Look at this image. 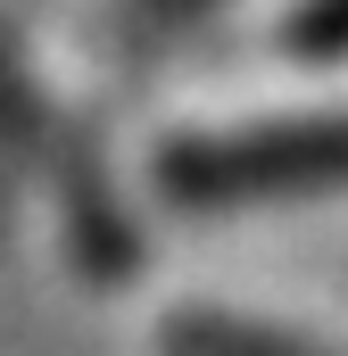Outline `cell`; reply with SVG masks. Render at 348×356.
Masks as SVG:
<instances>
[{
  "instance_id": "7a4b0ae2",
  "label": "cell",
  "mask_w": 348,
  "mask_h": 356,
  "mask_svg": "<svg viewBox=\"0 0 348 356\" xmlns=\"http://www.w3.org/2000/svg\"><path fill=\"white\" fill-rule=\"evenodd\" d=\"M158 356H348V348H324V340H307L299 323H274V315L182 298V307L158 315Z\"/></svg>"
},
{
  "instance_id": "277c9868",
  "label": "cell",
  "mask_w": 348,
  "mask_h": 356,
  "mask_svg": "<svg viewBox=\"0 0 348 356\" xmlns=\"http://www.w3.org/2000/svg\"><path fill=\"white\" fill-rule=\"evenodd\" d=\"M282 50L290 58H340L348 50V0H290L282 8Z\"/></svg>"
},
{
  "instance_id": "6da1fadb",
  "label": "cell",
  "mask_w": 348,
  "mask_h": 356,
  "mask_svg": "<svg viewBox=\"0 0 348 356\" xmlns=\"http://www.w3.org/2000/svg\"><path fill=\"white\" fill-rule=\"evenodd\" d=\"M150 182L174 207H258L290 191H340L348 182V99L265 108L224 124H174L150 149Z\"/></svg>"
},
{
  "instance_id": "3957f363",
  "label": "cell",
  "mask_w": 348,
  "mask_h": 356,
  "mask_svg": "<svg viewBox=\"0 0 348 356\" xmlns=\"http://www.w3.org/2000/svg\"><path fill=\"white\" fill-rule=\"evenodd\" d=\"M207 0H84V17H91L100 42H158V33H174Z\"/></svg>"
}]
</instances>
